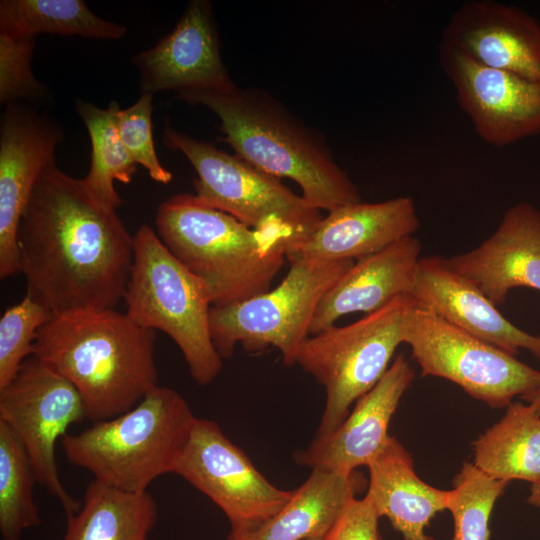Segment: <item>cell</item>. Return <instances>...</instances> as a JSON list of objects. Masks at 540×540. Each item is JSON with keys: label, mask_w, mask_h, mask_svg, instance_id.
Instances as JSON below:
<instances>
[{"label": "cell", "mask_w": 540, "mask_h": 540, "mask_svg": "<svg viewBox=\"0 0 540 540\" xmlns=\"http://www.w3.org/2000/svg\"><path fill=\"white\" fill-rule=\"evenodd\" d=\"M439 55L460 108L484 142L505 147L540 134V82L484 66L444 44Z\"/></svg>", "instance_id": "obj_14"}, {"label": "cell", "mask_w": 540, "mask_h": 540, "mask_svg": "<svg viewBox=\"0 0 540 540\" xmlns=\"http://www.w3.org/2000/svg\"><path fill=\"white\" fill-rule=\"evenodd\" d=\"M527 502L532 506L540 508V480L531 484Z\"/></svg>", "instance_id": "obj_35"}, {"label": "cell", "mask_w": 540, "mask_h": 540, "mask_svg": "<svg viewBox=\"0 0 540 540\" xmlns=\"http://www.w3.org/2000/svg\"><path fill=\"white\" fill-rule=\"evenodd\" d=\"M445 262L496 306L516 287L540 291V210L526 202L511 206L488 239Z\"/></svg>", "instance_id": "obj_18"}, {"label": "cell", "mask_w": 540, "mask_h": 540, "mask_svg": "<svg viewBox=\"0 0 540 540\" xmlns=\"http://www.w3.org/2000/svg\"><path fill=\"white\" fill-rule=\"evenodd\" d=\"M37 482L19 437L0 421V532L2 540H21L26 529L41 523L33 499Z\"/></svg>", "instance_id": "obj_28"}, {"label": "cell", "mask_w": 540, "mask_h": 540, "mask_svg": "<svg viewBox=\"0 0 540 540\" xmlns=\"http://www.w3.org/2000/svg\"><path fill=\"white\" fill-rule=\"evenodd\" d=\"M476 62L540 82V23L496 0H469L451 15L442 42Z\"/></svg>", "instance_id": "obj_16"}, {"label": "cell", "mask_w": 540, "mask_h": 540, "mask_svg": "<svg viewBox=\"0 0 540 540\" xmlns=\"http://www.w3.org/2000/svg\"><path fill=\"white\" fill-rule=\"evenodd\" d=\"M379 515L369 499L354 498L324 540H380Z\"/></svg>", "instance_id": "obj_33"}, {"label": "cell", "mask_w": 540, "mask_h": 540, "mask_svg": "<svg viewBox=\"0 0 540 540\" xmlns=\"http://www.w3.org/2000/svg\"><path fill=\"white\" fill-rule=\"evenodd\" d=\"M310 540H324L323 538H318V539H310Z\"/></svg>", "instance_id": "obj_36"}, {"label": "cell", "mask_w": 540, "mask_h": 540, "mask_svg": "<svg viewBox=\"0 0 540 540\" xmlns=\"http://www.w3.org/2000/svg\"><path fill=\"white\" fill-rule=\"evenodd\" d=\"M404 343L422 376L447 379L491 408L507 407L540 379L516 356L444 320L417 302L407 318Z\"/></svg>", "instance_id": "obj_10"}, {"label": "cell", "mask_w": 540, "mask_h": 540, "mask_svg": "<svg viewBox=\"0 0 540 540\" xmlns=\"http://www.w3.org/2000/svg\"><path fill=\"white\" fill-rule=\"evenodd\" d=\"M521 399L533 406L540 415V379L532 389L521 396Z\"/></svg>", "instance_id": "obj_34"}, {"label": "cell", "mask_w": 540, "mask_h": 540, "mask_svg": "<svg viewBox=\"0 0 540 540\" xmlns=\"http://www.w3.org/2000/svg\"><path fill=\"white\" fill-rule=\"evenodd\" d=\"M117 210L53 161L22 214L17 243L26 294L52 314L113 309L123 300L134 236Z\"/></svg>", "instance_id": "obj_1"}, {"label": "cell", "mask_w": 540, "mask_h": 540, "mask_svg": "<svg viewBox=\"0 0 540 540\" xmlns=\"http://www.w3.org/2000/svg\"><path fill=\"white\" fill-rule=\"evenodd\" d=\"M415 304L412 295L400 296L354 323L333 325L303 342L295 365L326 391L315 437L333 433L348 416L351 405L383 377L395 350L404 343L407 318Z\"/></svg>", "instance_id": "obj_7"}, {"label": "cell", "mask_w": 540, "mask_h": 540, "mask_svg": "<svg viewBox=\"0 0 540 540\" xmlns=\"http://www.w3.org/2000/svg\"><path fill=\"white\" fill-rule=\"evenodd\" d=\"M209 497L227 516L229 536L251 533L290 500L259 472L248 456L212 420L197 418L173 469Z\"/></svg>", "instance_id": "obj_12"}, {"label": "cell", "mask_w": 540, "mask_h": 540, "mask_svg": "<svg viewBox=\"0 0 540 540\" xmlns=\"http://www.w3.org/2000/svg\"><path fill=\"white\" fill-rule=\"evenodd\" d=\"M153 94L143 93L131 106L121 109L117 124L122 143L137 165H141L156 182H171L172 173L158 159L152 136Z\"/></svg>", "instance_id": "obj_32"}, {"label": "cell", "mask_w": 540, "mask_h": 540, "mask_svg": "<svg viewBox=\"0 0 540 540\" xmlns=\"http://www.w3.org/2000/svg\"><path fill=\"white\" fill-rule=\"evenodd\" d=\"M133 236L125 313L140 326L167 334L197 384L212 383L223 359L212 341V303L204 283L177 260L152 227L141 225Z\"/></svg>", "instance_id": "obj_6"}, {"label": "cell", "mask_w": 540, "mask_h": 540, "mask_svg": "<svg viewBox=\"0 0 540 540\" xmlns=\"http://www.w3.org/2000/svg\"><path fill=\"white\" fill-rule=\"evenodd\" d=\"M156 334L126 313L97 309L52 314L33 356L70 381L92 422L118 416L158 386Z\"/></svg>", "instance_id": "obj_2"}, {"label": "cell", "mask_w": 540, "mask_h": 540, "mask_svg": "<svg viewBox=\"0 0 540 540\" xmlns=\"http://www.w3.org/2000/svg\"><path fill=\"white\" fill-rule=\"evenodd\" d=\"M75 110L87 128L91 142L90 168L83 181L100 203L117 210L122 200L114 181L128 184L137 171V164L120 138L119 103L112 100L107 108H99L90 102L76 100Z\"/></svg>", "instance_id": "obj_27"}, {"label": "cell", "mask_w": 540, "mask_h": 540, "mask_svg": "<svg viewBox=\"0 0 540 540\" xmlns=\"http://www.w3.org/2000/svg\"><path fill=\"white\" fill-rule=\"evenodd\" d=\"M419 225L415 203L408 196L348 204L328 212L288 249L286 259L359 260L415 235Z\"/></svg>", "instance_id": "obj_19"}, {"label": "cell", "mask_w": 540, "mask_h": 540, "mask_svg": "<svg viewBox=\"0 0 540 540\" xmlns=\"http://www.w3.org/2000/svg\"><path fill=\"white\" fill-rule=\"evenodd\" d=\"M507 484L488 476L474 463H463L449 490L447 510L454 523L450 540H489L490 516Z\"/></svg>", "instance_id": "obj_29"}, {"label": "cell", "mask_w": 540, "mask_h": 540, "mask_svg": "<svg viewBox=\"0 0 540 540\" xmlns=\"http://www.w3.org/2000/svg\"><path fill=\"white\" fill-rule=\"evenodd\" d=\"M36 37L0 32V102L42 103L49 91L33 74Z\"/></svg>", "instance_id": "obj_31"}, {"label": "cell", "mask_w": 540, "mask_h": 540, "mask_svg": "<svg viewBox=\"0 0 540 540\" xmlns=\"http://www.w3.org/2000/svg\"><path fill=\"white\" fill-rule=\"evenodd\" d=\"M179 98L215 113L223 140L237 156L269 175L295 181L313 208L330 212L361 201L357 186L336 163L325 140L268 93L235 86Z\"/></svg>", "instance_id": "obj_3"}, {"label": "cell", "mask_w": 540, "mask_h": 540, "mask_svg": "<svg viewBox=\"0 0 540 540\" xmlns=\"http://www.w3.org/2000/svg\"><path fill=\"white\" fill-rule=\"evenodd\" d=\"M195 419L177 391L158 385L130 410L67 433L61 444L67 460L94 480L144 492L159 476L173 473Z\"/></svg>", "instance_id": "obj_5"}, {"label": "cell", "mask_w": 540, "mask_h": 540, "mask_svg": "<svg viewBox=\"0 0 540 540\" xmlns=\"http://www.w3.org/2000/svg\"><path fill=\"white\" fill-rule=\"evenodd\" d=\"M415 301L460 329L516 356L521 349L540 360V336L508 321L480 289L441 256L421 257L412 291Z\"/></svg>", "instance_id": "obj_20"}, {"label": "cell", "mask_w": 540, "mask_h": 540, "mask_svg": "<svg viewBox=\"0 0 540 540\" xmlns=\"http://www.w3.org/2000/svg\"><path fill=\"white\" fill-rule=\"evenodd\" d=\"M290 268L274 289L245 301L212 306L210 331L222 357L230 358L240 344L250 352L277 348L286 366L310 336V324L322 297L351 268L354 260L287 259Z\"/></svg>", "instance_id": "obj_8"}, {"label": "cell", "mask_w": 540, "mask_h": 540, "mask_svg": "<svg viewBox=\"0 0 540 540\" xmlns=\"http://www.w3.org/2000/svg\"><path fill=\"white\" fill-rule=\"evenodd\" d=\"M363 475L312 469L286 505L255 531L227 540H310L324 538L365 486Z\"/></svg>", "instance_id": "obj_23"}, {"label": "cell", "mask_w": 540, "mask_h": 540, "mask_svg": "<svg viewBox=\"0 0 540 540\" xmlns=\"http://www.w3.org/2000/svg\"><path fill=\"white\" fill-rule=\"evenodd\" d=\"M473 446L474 465L488 476L507 483L540 480V415L530 404L511 402Z\"/></svg>", "instance_id": "obj_25"}, {"label": "cell", "mask_w": 540, "mask_h": 540, "mask_svg": "<svg viewBox=\"0 0 540 540\" xmlns=\"http://www.w3.org/2000/svg\"><path fill=\"white\" fill-rule=\"evenodd\" d=\"M367 467L365 496L379 517H387L403 540H434L425 530L438 512L447 510L449 490L421 480L411 455L395 437Z\"/></svg>", "instance_id": "obj_22"}, {"label": "cell", "mask_w": 540, "mask_h": 540, "mask_svg": "<svg viewBox=\"0 0 540 540\" xmlns=\"http://www.w3.org/2000/svg\"><path fill=\"white\" fill-rule=\"evenodd\" d=\"M158 508L148 492H127L93 479L80 509L67 517L63 540H147Z\"/></svg>", "instance_id": "obj_24"}, {"label": "cell", "mask_w": 540, "mask_h": 540, "mask_svg": "<svg viewBox=\"0 0 540 540\" xmlns=\"http://www.w3.org/2000/svg\"><path fill=\"white\" fill-rule=\"evenodd\" d=\"M0 32L116 40L124 37L127 30L98 17L82 0H2Z\"/></svg>", "instance_id": "obj_26"}, {"label": "cell", "mask_w": 540, "mask_h": 540, "mask_svg": "<svg viewBox=\"0 0 540 540\" xmlns=\"http://www.w3.org/2000/svg\"><path fill=\"white\" fill-rule=\"evenodd\" d=\"M51 311L25 294L5 310L0 318V388L16 376L22 363L33 355L39 329L50 319Z\"/></svg>", "instance_id": "obj_30"}, {"label": "cell", "mask_w": 540, "mask_h": 540, "mask_svg": "<svg viewBox=\"0 0 540 540\" xmlns=\"http://www.w3.org/2000/svg\"><path fill=\"white\" fill-rule=\"evenodd\" d=\"M163 144L181 152L197 173L196 197L245 225L284 235L288 249L308 235L322 220L310 206L277 177L269 175L237 155L177 130H163Z\"/></svg>", "instance_id": "obj_9"}, {"label": "cell", "mask_w": 540, "mask_h": 540, "mask_svg": "<svg viewBox=\"0 0 540 540\" xmlns=\"http://www.w3.org/2000/svg\"><path fill=\"white\" fill-rule=\"evenodd\" d=\"M83 419H87V412L76 387L33 355L22 363L12 381L0 388V421L19 437L37 483L60 502L67 517L81 505L61 482L55 449L68 428Z\"/></svg>", "instance_id": "obj_11"}, {"label": "cell", "mask_w": 540, "mask_h": 540, "mask_svg": "<svg viewBox=\"0 0 540 540\" xmlns=\"http://www.w3.org/2000/svg\"><path fill=\"white\" fill-rule=\"evenodd\" d=\"M141 94L172 90L178 96L234 88L223 64L212 5L191 1L174 29L133 57Z\"/></svg>", "instance_id": "obj_15"}, {"label": "cell", "mask_w": 540, "mask_h": 540, "mask_svg": "<svg viewBox=\"0 0 540 540\" xmlns=\"http://www.w3.org/2000/svg\"><path fill=\"white\" fill-rule=\"evenodd\" d=\"M64 139L61 124L25 102L5 105L0 123V277L20 272L17 233L22 214Z\"/></svg>", "instance_id": "obj_13"}, {"label": "cell", "mask_w": 540, "mask_h": 540, "mask_svg": "<svg viewBox=\"0 0 540 540\" xmlns=\"http://www.w3.org/2000/svg\"><path fill=\"white\" fill-rule=\"evenodd\" d=\"M421 244L415 235L357 260L322 297L309 333L318 334L350 313L370 314L412 291Z\"/></svg>", "instance_id": "obj_21"}, {"label": "cell", "mask_w": 540, "mask_h": 540, "mask_svg": "<svg viewBox=\"0 0 540 540\" xmlns=\"http://www.w3.org/2000/svg\"><path fill=\"white\" fill-rule=\"evenodd\" d=\"M414 376L404 355L399 354L379 382L356 401L343 423L333 433L315 437L308 447L297 450L294 461L311 470L341 473L368 466L389 441L391 418Z\"/></svg>", "instance_id": "obj_17"}, {"label": "cell", "mask_w": 540, "mask_h": 540, "mask_svg": "<svg viewBox=\"0 0 540 540\" xmlns=\"http://www.w3.org/2000/svg\"><path fill=\"white\" fill-rule=\"evenodd\" d=\"M155 226L167 249L204 283L212 306L270 290L289 247L284 235L253 229L192 194L162 202Z\"/></svg>", "instance_id": "obj_4"}]
</instances>
